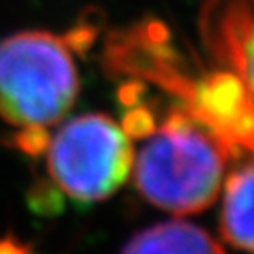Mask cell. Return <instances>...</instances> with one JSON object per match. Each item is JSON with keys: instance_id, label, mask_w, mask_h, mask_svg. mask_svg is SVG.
Listing matches in <instances>:
<instances>
[{"instance_id": "9c48e42d", "label": "cell", "mask_w": 254, "mask_h": 254, "mask_svg": "<svg viewBox=\"0 0 254 254\" xmlns=\"http://www.w3.org/2000/svg\"><path fill=\"white\" fill-rule=\"evenodd\" d=\"M0 254H36L32 251V247L23 243L21 239H17L15 236H8L0 237Z\"/></svg>"}, {"instance_id": "ba28073f", "label": "cell", "mask_w": 254, "mask_h": 254, "mask_svg": "<svg viewBox=\"0 0 254 254\" xmlns=\"http://www.w3.org/2000/svg\"><path fill=\"white\" fill-rule=\"evenodd\" d=\"M121 254H226L203 228L185 220H166L149 226L128 241Z\"/></svg>"}, {"instance_id": "5b68a950", "label": "cell", "mask_w": 254, "mask_h": 254, "mask_svg": "<svg viewBox=\"0 0 254 254\" xmlns=\"http://www.w3.org/2000/svg\"><path fill=\"white\" fill-rule=\"evenodd\" d=\"M226 149L232 160L254 153V96L228 68L203 70L181 106Z\"/></svg>"}, {"instance_id": "7a4b0ae2", "label": "cell", "mask_w": 254, "mask_h": 254, "mask_svg": "<svg viewBox=\"0 0 254 254\" xmlns=\"http://www.w3.org/2000/svg\"><path fill=\"white\" fill-rule=\"evenodd\" d=\"M87 47L79 30L66 36L25 30L0 40V119L17 130L63 121L79 94L73 51Z\"/></svg>"}, {"instance_id": "3957f363", "label": "cell", "mask_w": 254, "mask_h": 254, "mask_svg": "<svg viewBox=\"0 0 254 254\" xmlns=\"http://www.w3.org/2000/svg\"><path fill=\"white\" fill-rule=\"evenodd\" d=\"M46 154L53 189L83 205L113 196L134 164L132 139L106 113L70 119L49 137Z\"/></svg>"}, {"instance_id": "6da1fadb", "label": "cell", "mask_w": 254, "mask_h": 254, "mask_svg": "<svg viewBox=\"0 0 254 254\" xmlns=\"http://www.w3.org/2000/svg\"><path fill=\"white\" fill-rule=\"evenodd\" d=\"M230 160L220 141L175 104L134 156V185L154 207L194 215L217 200Z\"/></svg>"}, {"instance_id": "277c9868", "label": "cell", "mask_w": 254, "mask_h": 254, "mask_svg": "<svg viewBox=\"0 0 254 254\" xmlns=\"http://www.w3.org/2000/svg\"><path fill=\"white\" fill-rule=\"evenodd\" d=\"M104 70L119 79L153 85L185 106L203 72L177 47L160 21L145 19L113 32L104 49Z\"/></svg>"}, {"instance_id": "8992f818", "label": "cell", "mask_w": 254, "mask_h": 254, "mask_svg": "<svg viewBox=\"0 0 254 254\" xmlns=\"http://www.w3.org/2000/svg\"><path fill=\"white\" fill-rule=\"evenodd\" d=\"M200 34L215 64L236 72L254 96V0H205Z\"/></svg>"}, {"instance_id": "52a82bcc", "label": "cell", "mask_w": 254, "mask_h": 254, "mask_svg": "<svg viewBox=\"0 0 254 254\" xmlns=\"http://www.w3.org/2000/svg\"><path fill=\"white\" fill-rule=\"evenodd\" d=\"M237 162L224 183L220 234L232 247L254 253V153Z\"/></svg>"}]
</instances>
